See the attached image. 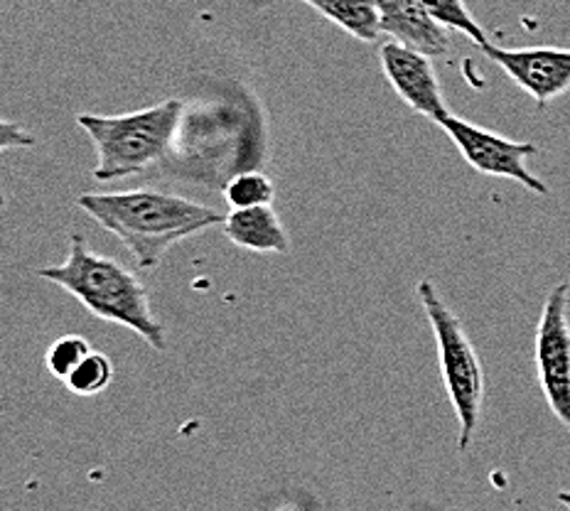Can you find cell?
Segmentation results:
<instances>
[{"label": "cell", "instance_id": "6da1fadb", "mask_svg": "<svg viewBox=\"0 0 570 511\" xmlns=\"http://www.w3.org/2000/svg\"><path fill=\"white\" fill-rule=\"evenodd\" d=\"M79 207L118 236L140 268H156L175 244L227 222L219 209L153 189L87 193L79 197Z\"/></svg>", "mask_w": 570, "mask_h": 511}, {"label": "cell", "instance_id": "7a4b0ae2", "mask_svg": "<svg viewBox=\"0 0 570 511\" xmlns=\"http://www.w3.org/2000/svg\"><path fill=\"white\" fill-rule=\"evenodd\" d=\"M38 276L75 295L97 317L138 332L153 350L168 347L165 327L150 311L146 285L121 264L91 252L79 234L71 236L67 264L40 268Z\"/></svg>", "mask_w": 570, "mask_h": 511}, {"label": "cell", "instance_id": "3957f363", "mask_svg": "<svg viewBox=\"0 0 570 511\" xmlns=\"http://www.w3.org/2000/svg\"><path fill=\"white\" fill-rule=\"evenodd\" d=\"M180 116L183 104L177 99L124 116L79 114L77 124L87 130L97 148L99 165L94 177L109 183L150 168L168 150Z\"/></svg>", "mask_w": 570, "mask_h": 511}, {"label": "cell", "instance_id": "277c9868", "mask_svg": "<svg viewBox=\"0 0 570 511\" xmlns=\"http://www.w3.org/2000/svg\"><path fill=\"white\" fill-rule=\"evenodd\" d=\"M419 295L423 311L431 320V327L438 340V352H441V370L443 382L448 389L450 403L458 413L460 421V453L472 445L474 431H478L482 399H484V372L474 352L472 342L462 327L460 317L443 303L431 281L419 283Z\"/></svg>", "mask_w": 570, "mask_h": 511}, {"label": "cell", "instance_id": "5b68a950", "mask_svg": "<svg viewBox=\"0 0 570 511\" xmlns=\"http://www.w3.org/2000/svg\"><path fill=\"white\" fill-rule=\"evenodd\" d=\"M570 285H553L537 327V366L546 401L570 431Z\"/></svg>", "mask_w": 570, "mask_h": 511}, {"label": "cell", "instance_id": "8992f818", "mask_svg": "<svg viewBox=\"0 0 570 511\" xmlns=\"http://www.w3.org/2000/svg\"><path fill=\"white\" fill-rule=\"evenodd\" d=\"M438 124L443 126L445 134L453 138V143L460 148L462 158H465L478 173L492 175V177H507V180L524 185L527 189H531V193H537L541 197L551 195V187L546 185L541 177L529 173L527 168V160L539 153V148L533 146V143L507 140L480 126L462 121V118L453 114Z\"/></svg>", "mask_w": 570, "mask_h": 511}, {"label": "cell", "instance_id": "52a82bcc", "mask_svg": "<svg viewBox=\"0 0 570 511\" xmlns=\"http://www.w3.org/2000/svg\"><path fill=\"white\" fill-rule=\"evenodd\" d=\"M482 52L502 67L517 85L531 94L539 106L570 91V50L558 47H521L504 50L497 45H480Z\"/></svg>", "mask_w": 570, "mask_h": 511}, {"label": "cell", "instance_id": "ba28073f", "mask_svg": "<svg viewBox=\"0 0 570 511\" xmlns=\"http://www.w3.org/2000/svg\"><path fill=\"white\" fill-rule=\"evenodd\" d=\"M382 67L391 87L396 89L409 109L425 118H433L435 124L450 116L431 57L413 52L399 42H389L382 47Z\"/></svg>", "mask_w": 570, "mask_h": 511}, {"label": "cell", "instance_id": "9c48e42d", "mask_svg": "<svg viewBox=\"0 0 570 511\" xmlns=\"http://www.w3.org/2000/svg\"><path fill=\"white\" fill-rule=\"evenodd\" d=\"M382 16V32L394 42L425 57H445L450 52V35L441 20H435L421 0H376Z\"/></svg>", "mask_w": 570, "mask_h": 511}, {"label": "cell", "instance_id": "30bf717a", "mask_svg": "<svg viewBox=\"0 0 570 511\" xmlns=\"http://www.w3.org/2000/svg\"><path fill=\"white\" fill-rule=\"evenodd\" d=\"M224 229L236 246L252 248V252L285 254L291 248L288 234H285L278 214L271 209V205L234 209L224 222Z\"/></svg>", "mask_w": 570, "mask_h": 511}, {"label": "cell", "instance_id": "8fae6325", "mask_svg": "<svg viewBox=\"0 0 570 511\" xmlns=\"http://www.w3.org/2000/svg\"><path fill=\"white\" fill-rule=\"evenodd\" d=\"M317 13L347 30L352 38L362 42H374L382 35V16L376 0H303Z\"/></svg>", "mask_w": 570, "mask_h": 511}, {"label": "cell", "instance_id": "7c38bea8", "mask_svg": "<svg viewBox=\"0 0 570 511\" xmlns=\"http://www.w3.org/2000/svg\"><path fill=\"white\" fill-rule=\"evenodd\" d=\"M114 382V364L106 354L91 352L75 372L69 374L67 386L79 396H97Z\"/></svg>", "mask_w": 570, "mask_h": 511}, {"label": "cell", "instance_id": "4fadbf2b", "mask_svg": "<svg viewBox=\"0 0 570 511\" xmlns=\"http://www.w3.org/2000/svg\"><path fill=\"white\" fill-rule=\"evenodd\" d=\"M421 3L431 10L435 20H441L445 28H453L478 45H487V32L478 26V20L465 6V0H421Z\"/></svg>", "mask_w": 570, "mask_h": 511}, {"label": "cell", "instance_id": "5bb4252c", "mask_svg": "<svg viewBox=\"0 0 570 511\" xmlns=\"http://www.w3.org/2000/svg\"><path fill=\"white\" fill-rule=\"evenodd\" d=\"M227 199L234 209L261 207L273 202V185L266 175L261 173H244L234 177L227 187Z\"/></svg>", "mask_w": 570, "mask_h": 511}, {"label": "cell", "instance_id": "9a60e30c", "mask_svg": "<svg viewBox=\"0 0 570 511\" xmlns=\"http://www.w3.org/2000/svg\"><path fill=\"white\" fill-rule=\"evenodd\" d=\"M91 354L89 342L81 337H62L57 340L50 352H47V366H50L52 376L57 379H69V374L77 370V366L87 360Z\"/></svg>", "mask_w": 570, "mask_h": 511}, {"label": "cell", "instance_id": "2e32d148", "mask_svg": "<svg viewBox=\"0 0 570 511\" xmlns=\"http://www.w3.org/2000/svg\"><path fill=\"white\" fill-rule=\"evenodd\" d=\"M10 146H35V138L26 130H20L18 126H13L10 121L3 124V148Z\"/></svg>", "mask_w": 570, "mask_h": 511}, {"label": "cell", "instance_id": "e0dca14e", "mask_svg": "<svg viewBox=\"0 0 570 511\" xmlns=\"http://www.w3.org/2000/svg\"><path fill=\"white\" fill-rule=\"evenodd\" d=\"M558 502H561V504H566V507L570 509V492H568V490H563V492H558Z\"/></svg>", "mask_w": 570, "mask_h": 511}]
</instances>
